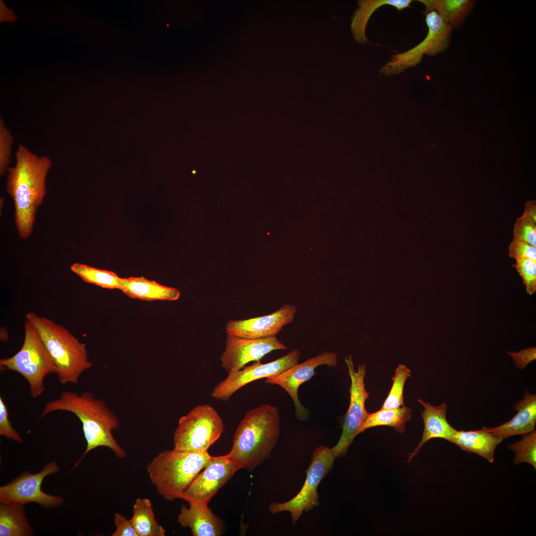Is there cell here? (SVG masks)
Here are the masks:
<instances>
[{
	"label": "cell",
	"mask_w": 536,
	"mask_h": 536,
	"mask_svg": "<svg viewBox=\"0 0 536 536\" xmlns=\"http://www.w3.org/2000/svg\"><path fill=\"white\" fill-rule=\"evenodd\" d=\"M120 290L132 298L145 301H175L180 296L178 289L143 276L121 277Z\"/></svg>",
	"instance_id": "cell-20"
},
{
	"label": "cell",
	"mask_w": 536,
	"mask_h": 536,
	"mask_svg": "<svg viewBox=\"0 0 536 536\" xmlns=\"http://www.w3.org/2000/svg\"><path fill=\"white\" fill-rule=\"evenodd\" d=\"M337 364V355L335 353L324 351L301 363H297L276 376L266 378L265 383L283 389L293 401L296 418L305 421L309 418V412L299 399V387L316 374L315 370L317 367L324 365L333 367Z\"/></svg>",
	"instance_id": "cell-13"
},
{
	"label": "cell",
	"mask_w": 536,
	"mask_h": 536,
	"mask_svg": "<svg viewBox=\"0 0 536 536\" xmlns=\"http://www.w3.org/2000/svg\"><path fill=\"white\" fill-rule=\"evenodd\" d=\"M286 349L275 336L247 338L227 335L225 348L220 360L222 367L229 373L241 369L249 362L260 361L272 351Z\"/></svg>",
	"instance_id": "cell-15"
},
{
	"label": "cell",
	"mask_w": 536,
	"mask_h": 536,
	"mask_svg": "<svg viewBox=\"0 0 536 536\" xmlns=\"http://www.w3.org/2000/svg\"><path fill=\"white\" fill-rule=\"evenodd\" d=\"M25 317L53 361L60 383L77 384L81 374L92 366L85 344L51 319L33 312L27 313Z\"/></svg>",
	"instance_id": "cell-4"
},
{
	"label": "cell",
	"mask_w": 536,
	"mask_h": 536,
	"mask_svg": "<svg viewBox=\"0 0 536 536\" xmlns=\"http://www.w3.org/2000/svg\"><path fill=\"white\" fill-rule=\"evenodd\" d=\"M278 408L263 404L245 414L228 453L240 469L251 471L269 458L280 435Z\"/></svg>",
	"instance_id": "cell-3"
},
{
	"label": "cell",
	"mask_w": 536,
	"mask_h": 536,
	"mask_svg": "<svg viewBox=\"0 0 536 536\" xmlns=\"http://www.w3.org/2000/svg\"><path fill=\"white\" fill-rule=\"evenodd\" d=\"M0 435L17 442H22L19 433L12 426L9 418L7 406L0 397Z\"/></svg>",
	"instance_id": "cell-33"
},
{
	"label": "cell",
	"mask_w": 536,
	"mask_h": 536,
	"mask_svg": "<svg viewBox=\"0 0 536 536\" xmlns=\"http://www.w3.org/2000/svg\"><path fill=\"white\" fill-rule=\"evenodd\" d=\"M412 0H363L358 1L359 8L352 18L351 29L354 39L359 43L368 42L365 31L367 23L372 15L380 7L389 5L399 11L410 6Z\"/></svg>",
	"instance_id": "cell-22"
},
{
	"label": "cell",
	"mask_w": 536,
	"mask_h": 536,
	"mask_svg": "<svg viewBox=\"0 0 536 536\" xmlns=\"http://www.w3.org/2000/svg\"><path fill=\"white\" fill-rule=\"evenodd\" d=\"M211 458L208 452L165 450L149 463L147 472L158 493L165 499L173 501L181 499Z\"/></svg>",
	"instance_id": "cell-5"
},
{
	"label": "cell",
	"mask_w": 536,
	"mask_h": 536,
	"mask_svg": "<svg viewBox=\"0 0 536 536\" xmlns=\"http://www.w3.org/2000/svg\"><path fill=\"white\" fill-rule=\"evenodd\" d=\"M15 159V166L7 171L6 190L13 200L18 234L24 240L32 233L36 211L46 195V178L52 162L23 145L18 146Z\"/></svg>",
	"instance_id": "cell-1"
},
{
	"label": "cell",
	"mask_w": 536,
	"mask_h": 536,
	"mask_svg": "<svg viewBox=\"0 0 536 536\" xmlns=\"http://www.w3.org/2000/svg\"><path fill=\"white\" fill-rule=\"evenodd\" d=\"M131 520L139 536H165L166 531L156 520L152 503L147 498H137Z\"/></svg>",
	"instance_id": "cell-25"
},
{
	"label": "cell",
	"mask_w": 536,
	"mask_h": 536,
	"mask_svg": "<svg viewBox=\"0 0 536 536\" xmlns=\"http://www.w3.org/2000/svg\"><path fill=\"white\" fill-rule=\"evenodd\" d=\"M114 521L116 529L111 536H139L131 519H128L123 514L116 513Z\"/></svg>",
	"instance_id": "cell-35"
},
{
	"label": "cell",
	"mask_w": 536,
	"mask_h": 536,
	"mask_svg": "<svg viewBox=\"0 0 536 536\" xmlns=\"http://www.w3.org/2000/svg\"><path fill=\"white\" fill-rule=\"evenodd\" d=\"M417 400L424 407V409L421 410V413L424 428L421 440L413 451L409 454L408 462L418 453L422 446L429 440L434 438H441L450 441L457 431V430L450 425L447 419V405L445 403L434 406L419 399Z\"/></svg>",
	"instance_id": "cell-19"
},
{
	"label": "cell",
	"mask_w": 536,
	"mask_h": 536,
	"mask_svg": "<svg viewBox=\"0 0 536 536\" xmlns=\"http://www.w3.org/2000/svg\"><path fill=\"white\" fill-rule=\"evenodd\" d=\"M513 266L523 278L527 293L534 294L536 291V261L529 259H516Z\"/></svg>",
	"instance_id": "cell-32"
},
{
	"label": "cell",
	"mask_w": 536,
	"mask_h": 536,
	"mask_svg": "<svg viewBox=\"0 0 536 536\" xmlns=\"http://www.w3.org/2000/svg\"><path fill=\"white\" fill-rule=\"evenodd\" d=\"M513 238L536 247V221L523 213L514 224Z\"/></svg>",
	"instance_id": "cell-31"
},
{
	"label": "cell",
	"mask_w": 536,
	"mask_h": 536,
	"mask_svg": "<svg viewBox=\"0 0 536 536\" xmlns=\"http://www.w3.org/2000/svg\"><path fill=\"white\" fill-rule=\"evenodd\" d=\"M425 22L428 33L424 39L405 52L391 55L390 60L379 69L380 74L385 76L400 74L418 65L424 55L433 56L447 49L453 27L434 11L426 14Z\"/></svg>",
	"instance_id": "cell-8"
},
{
	"label": "cell",
	"mask_w": 536,
	"mask_h": 536,
	"mask_svg": "<svg viewBox=\"0 0 536 536\" xmlns=\"http://www.w3.org/2000/svg\"><path fill=\"white\" fill-rule=\"evenodd\" d=\"M13 137L5 126L3 119L0 118V175L7 172L10 162Z\"/></svg>",
	"instance_id": "cell-30"
},
{
	"label": "cell",
	"mask_w": 536,
	"mask_h": 536,
	"mask_svg": "<svg viewBox=\"0 0 536 536\" xmlns=\"http://www.w3.org/2000/svg\"><path fill=\"white\" fill-rule=\"evenodd\" d=\"M60 469L56 462L48 463L39 472H24L4 485L0 487V502L24 505L35 503L47 508L61 506L64 498L44 492L41 489L44 478Z\"/></svg>",
	"instance_id": "cell-11"
},
{
	"label": "cell",
	"mask_w": 536,
	"mask_h": 536,
	"mask_svg": "<svg viewBox=\"0 0 536 536\" xmlns=\"http://www.w3.org/2000/svg\"><path fill=\"white\" fill-rule=\"evenodd\" d=\"M0 366L2 369L21 375L27 381L33 398L43 393L46 376L57 372L53 361L35 330L27 320L24 324V338L21 348L12 356L1 359Z\"/></svg>",
	"instance_id": "cell-6"
},
{
	"label": "cell",
	"mask_w": 536,
	"mask_h": 536,
	"mask_svg": "<svg viewBox=\"0 0 536 536\" xmlns=\"http://www.w3.org/2000/svg\"><path fill=\"white\" fill-rule=\"evenodd\" d=\"M524 213L533 220L536 221V202L535 201H529L525 203Z\"/></svg>",
	"instance_id": "cell-37"
},
{
	"label": "cell",
	"mask_w": 536,
	"mask_h": 536,
	"mask_svg": "<svg viewBox=\"0 0 536 536\" xmlns=\"http://www.w3.org/2000/svg\"><path fill=\"white\" fill-rule=\"evenodd\" d=\"M189 506L181 505L177 522L188 528L193 536H219L224 531L222 520L208 507L201 502H189Z\"/></svg>",
	"instance_id": "cell-17"
},
{
	"label": "cell",
	"mask_w": 536,
	"mask_h": 536,
	"mask_svg": "<svg viewBox=\"0 0 536 536\" xmlns=\"http://www.w3.org/2000/svg\"><path fill=\"white\" fill-rule=\"evenodd\" d=\"M296 312L295 306L286 304L267 315L230 320L225 327L227 335L247 338L275 336L284 326L293 320Z\"/></svg>",
	"instance_id": "cell-16"
},
{
	"label": "cell",
	"mask_w": 536,
	"mask_h": 536,
	"mask_svg": "<svg viewBox=\"0 0 536 536\" xmlns=\"http://www.w3.org/2000/svg\"><path fill=\"white\" fill-rule=\"evenodd\" d=\"M71 271L85 282L110 289H120L121 277L115 272L90 266L74 263L70 267Z\"/></svg>",
	"instance_id": "cell-27"
},
{
	"label": "cell",
	"mask_w": 536,
	"mask_h": 536,
	"mask_svg": "<svg viewBox=\"0 0 536 536\" xmlns=\"http://www.w3.org/2000/svg\"><path fill=\"white\" fill-rule=\"evenodd\" d=\"M503 440L490 432L484 426L474 431L457 430L449 442L469 453L476 454L492 463L495 449Z\"/></svg>",
	"instance_id": "cell-21"
},
{
	"label": "cell",
	"mask_w": 536,
	"mask_h": 536,
	"mask_svg": "<svg viewBox=\"0 0 536 536\" xmlns=\"http://www.w3.org/2000/svg\"><path fill=\"white\" fill-rule=\"evenodd\" d=\"M344 360L351 380L350 402L342 422V430L340 438L337 444L331 448L335 459L346 454L349 447L358 434L361 426L369 413L365 408V402L370 396L364 384L366 371L365 365H359L357 370L355 371L350 355L346 357Z\"/></svg>",
	"instance_id": "cell-10"
},
{
	"label": "cell",
	"mask_w": 536,
	"mask_h": 536,
	"mask_svg": "<svg viewBox=\"0 0 536 536\" xmlns=\"http://www.w3.org/2000/svg\"><path fill=\"white\" fill-rule=\"evenodd\" d=\"M301 353L294 349L276 360L262 363L256 361L241 369L229 372L211 393L216 400L227 402L240 388L256 380L275 376L298 363Z\"/></svg>",
	"instance_id": "cell-12"
},
{
	"label": "cell",
	"mask_w": 536,
	"mask_h": 536,
	"mask_svg": "<svg viewBox=\"0 0 536 536\" xmlns=\"http://www.w3.org/2000/svg\"><path fill=\"white\" fill-rule=\"evenodd\" d=\"M59 410L73 413L82 423L86 447L73 469L89 452L99 447L108 448L119 459L126 456V451L112 434L113 430L120 427L118 418L103 400L95 399L92 394L88 392L78 394L72 391H65L58 399L46 404L41 416Z\"/></svg>",
	"instance_id": "cell-2"
},
{
	"label": "cell",
	"mask_w": 536,
	"mask_h": 536,
	"mask_svg": "<svg viewBox=\"0 0 536 536\" xmlns=\"http://www.w3.org/2000/svg\"><path fill=\"white\" fill-rule=\"evenodd\" d=\"M240 469L229 454L211 456L206 467L198 474L181 499L187 501L208 503L219 489Z\"/></svg>",
	"instance_id": "cell-14"
},
{
	"label": "cell",
	"mask_w": 536,
	"mask_h": 536,
	"mask_svg": "<svg viewBox=\"0 0 536 536\" xmlns=\"http://www.w3.org/2000/svg\"><path fill=\"white\" fill-rule=\"evenodd\" d=\"M224 427L222 418L212 406L207 404L197 405L179 420L174 433L173 449L208 452L222 435Z\"/></svg>",
	"instance_id": "cell-7"
},
{
	"label": "cell",
	"mask_w": 536,
	"mask_h": 536,
	"mask_svg": "<svg viewBox=\"0 0 536 536\" xmlns=\"http://www.w3.org/2000/svg\"><path fill=\"white\" fill-rule=\"evenodd\" d=\"M425 12L435 11L453 28L459 27L470 13L474 4L470 0H419Z\"/></svg>",
	"instance_id": "cell-24"
},
{
	"label": "cell",
	"mask_w": 536,
	"mask_h": 536,
	"mask_svg": "<svg viewBox=\"0 0 536 536\" xmlns=\"http://www.w3.org/2000/svg\"><path fill=\"white\" fill-rule=\"evenodd\" d=\"M335 459L331 448L323 445L317 447L306 470V478L300 491L287 501L271 503L269 511L273 514L283 511L290 512L294 525L304 512H308L318 505V487L332 470Z\"/></svg>",
	"instance_id": "cell-9"
},
{
	"label": "cell",
	"mask_w": 536,
	"mask_h": 536,
	"mask_svg": "<svg viewBox=\"0 0 536 536\" xmlns=\"http://www.w3.org/2000/svg\"><path fill=\"white\" fill-rule=\"evenodd\" d=\"M516 454L514 463L517 465L527 463L536 468V432L534 430L523 436L522 439L509 445Z\"/></svg>",
	"instance_id": "cell-29"
},
{
	"label": "cell",
	"mask_w": 536,
	"mask_h": 536,
	"mask_svg": "<svg viewBox=\"0 0 536 536\" xmlns=\"http://www.w3.org/2000/svg\"><path fill=\"white\" fill-rule=\"evenodd\" d=\"M411 375V371L403 364H399L392 378L393 385L381 408L393 409L404 406L403 391L405 382Z\"/></svg>",
	"instance_id": "cell-28"
},
{
	"label": "cell",
	"mask_w": 536,
	"mask_h": 536,
	"mask_svg": "<svg viewBox=\"0 0 536 536\" xmlns=\"http://www.w3.org/2000/svg\"><path fill=\"white\" fill-rule=\"evenodd\" d=\"M508 255L515 260L529 259L536 261V247L513 238L509 246Z\"/></svg>",
	"instance_id": "cell-34"
},
{
	"label": "cell",
	"mask_w": 536,
	"mask_h": 536,
	"mask_svg": "<svg viewBox=\"0 0 536 536\" xmlns=\"http://www.w3.org/2000/svg\"><path fill=\"white\" fill-rule=\"evenodd\" d=\"M514 409L516 414L509 421L495 427H487L493 435L503 439L514 435L523 436L534 430L536 423V395L528 390L524 399L517 402Z\"/></svg>",
	"instance_id": "cell-18"
},
{
	"label": "cell",
	"mask_w": 536,
	"mask_h": 536,
	"mask_svg": "<svg viewBox=\"0 0 536 536\" xmlns=\"http://www.w3.org/2000/svg\"><path fill=\"white\" fill-rule=\"evenodd\" d=\"M508 354L512 358L516 366L523 370L529 363L536 359V349L535 346H532L519 352H508Z\"/></svg>",
	"instance_id": "cell-36"
},
{
	"label": "cell",
	"mask_w": 536,
	"mask_h": 536,
	"mask_svg": "<svg viewBox=\"0 0 536 536\" xmlns=\"http://www.w3.org/2000/svg\"><path fill=\"white\" fill-rule=\"evenodd\" d=\"M411 409L402 406L393 409L381 408L377 411L369 413L361 426L358 434L370 428L379 426H388L401 433L405 430L406 422L411 418Z\"/></svg>",
	"instance_id": "cell-26"
},
{
	"label": "cell",
	"mask_w": 536,
	"mask_h": 536,
	"mask_svg": "<svg viewBox=\"0 0 536 536\" xmlns=\"http://www.w3.org/2000/svg\"><path fill=\"white\" fill-rule=\"evenodd\" d=\"M24 505L0 503V536H30L33 535L32 528L25 516Z\"/></svg>",
	"instance_id": "cell-23"
}]
</instances>
